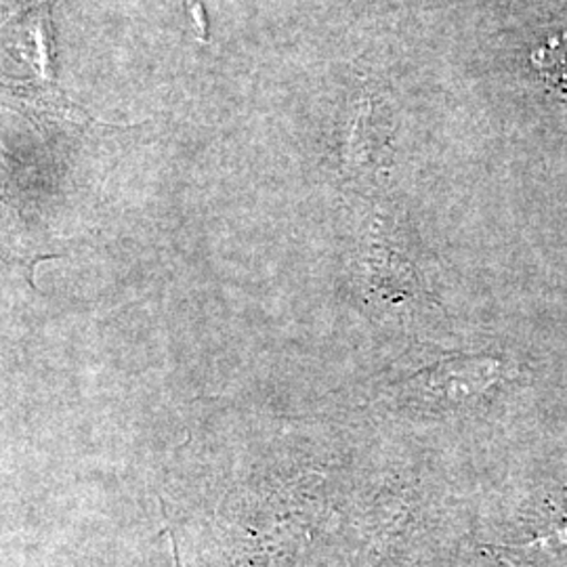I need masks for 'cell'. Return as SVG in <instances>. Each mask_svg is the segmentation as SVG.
Masks as SVG:
<instances>
[{
  "instance_id": "1",
  "label": "cell",
  "mask_w": 567,
  "mask_h": 567,
  "mask_svg": "<svg viewBox=\"0 0 567 567\" xmlns=\"http://www.w3.org/2000/svg\"><path fill=\"white\" fill-rule=\"evenodd\" d=\"M185 7L187 11L192 13V18L196 21V30H198V37L206 41V32H208V25H206V18H204V7L200 0H185Z\"/></svg>"
},
{
  "instance_id": "2",
  "label": "cell",
  "mask_w": 567,
  "mask_h": 567,
  "mask_svg": "<svg viewBox=\"0 0 567 567\" xmlns=\"http://www.w3.org/2000/svg\"><path fill=\"white\" fill-rule=\"evenodd\" d=\"M177 566L183 567L182 559H179V557H177Z\"/></svg>"
}]
</instances>
